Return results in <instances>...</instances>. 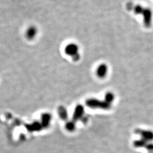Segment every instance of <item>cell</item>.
I'll return each mask as SVG.
<instances>
[{
	"label": "cell",
	"instance_id": "obj_1",
	"mask_svg": "<svg viewBox=\"0 0 153 153\" xmlns=\"http://www.w3.org/2000/svg\"><path fill=\"white\" fill-rule=\"evenodd\" d=\"M64 52L66 55L71 57L73 61L76 62L81 59L79 52V47L75 43H70L66 45L64 48Z\"/></svg>",
	"mask_w": 153,
	"mask_h": 153
},
{
	"label": "cell",
	"instance_id": "obj_2",
	"mask_svg": "<svg viewBox=\"0 0 153 153\" xmlns=\"http://www.w3.org/2000/svg\"><path fill=\"white\" fill-rule=\"evenodd\" d=\"M38 33V29L36 26L31 25L27 28L25 31V37L28 40L31 41L36 38Z\"/></svg>",
	"mask_w": 153,
	"mask_h": 153
},
{
	"label": "cell",
	"instance_id": "obj_3",
	"mask_svg": "<svg viewBox=\"0 0 153 153\" xmlns=\"http://www.w3.org/2000/svg\"><path fill=\"white\" fill-rule=\"evenodd\" d=\"M142 13L143 16V21L146 27H150L152 25L153 19V12L149 8H143Z\"/></svg>",
	"mask_w": 153,
	"mask_h": 153
},
{
	"label": "cell",
	"instance_id": "obj_4",
	"mask_svg": "<svg viewBox=\"0 0 153 153\" xmlns=\"http://www.w3.org/2000/svg\"><path fill=\"white\" fill-rule=\"evenodd\" d=\"M108 72V66L105 64L102 63L99 64L96 70L97 76L99 78H104Z\"/></svg>",
	"mask_w": 153,
	"mask_h": 153
},
{
	"label": "cell",
	"instance_id": "obj_5",
	"mask_svg": "<svg viewBox=\"0 0 153 153\" xmlns=\"http://www.w3.org/2000/svg\"><path fill=\"white\" fill-rule=\"evenodd\" d=\"M83 108L81 105H78L77 106L75 112L74 114V120H78L80 119L83 115Z\"/></svg>",
	"mask_w": 153,
	"mask_h": 153
},
{
	"label": "cell",
	"instance_id": "obj_6",
	"mask_svg": "<svg viewBox=\"0 0 153 153\" xmlns=\"http://www.w3.org/2000/svg\"><path fill=\"white\" fill-rule=\"evenodd\" d=\"M51 116L48 114H44L42 116V124L44 126H48L51 121Z\"/></svg>",
	"mask_w": 153,
	"mask_h": 153
},
{
	"label": "cell",
	"instance_id": "obj_7",
	"mask_svg": "<svg viewBox=\"0 0 153 153\" xmlns=\"http://www.w3.org/2000/svg\"><path fill=\"white\" fill-rule=\"evenodd\" d=\"M28 129L30 131H37L40 129V124L39 123H33V124L29 126Z\"/></svg>",
	"mask_w": 153,
	"mask_h": 153
},
{
	"label": "cell",
	"instance_id": "obj_8",
	"mask_svg": "<svg viewBox=\"0 0 153 153\" xmlns=\"http://www.w3.org/2000/svg\"><path fill=\"white\" fill-rule=\"evenodd\" d=\"M59 114L61 116V117L63 119H65L68 116V114L66 112V110L64 108H61L59 109Z\"/></svg>",
	"mask_w": 153,
	"mask_h": 153
},
{
	"label": "cell",
	"instance_id": "obj_9",
	"mask_svg": "<svg viewBox=\"0 0 153 153\" xmlns=\"http://www.w3.org/2000/svg\"><path fill=\"white\" fill-rule=\"evenodd\" d=\"M66 129L69 131H73L75 129V124L73 122H69L66 124Z\"/></svg>",
	"mask_w": 153,
	"mask_h": 153
}]
</instances>
